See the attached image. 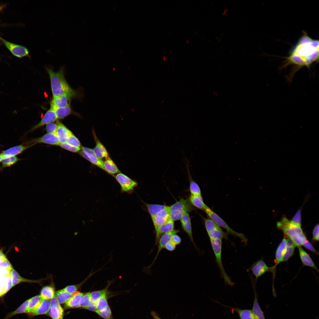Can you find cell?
I'll use <instances>...</instances> for the list:
<instances>
[{
  "mask_svg": "<svg viewBox=\"0 0 319 319\" xmlns=\"http://www.w3.org/2000/svg\"><path fill=\"white\" fill-rule=\"evenodd\" d=\"M306 35L300 39L291 54L287 60L288 64L297 66V69L303 66L310 67L312 63L318 60V41L313 40Z\"/></svg>",
  "mask_w": 319,
  "mask_h": 319,
  "instance_id": "1",
  "label": "cell"
},
{
  "mask_svg": "<svg viewBox=\"0 0 319 319\" xmlns=\"http://www.w3.org/2000/svg\"><path fill=\"white\" fill-rule=\"evenodd\" d=\"M46 69L50 80L53 98L64 95L71 98L77 96L76 91L70 87L66 80L63 69L56 72L48 68Z\"/></svg>",
  "mask_w": 319,
  "mask_h": 319,
  "instance_id": "2",
  "label": "cell"
},
{
  "mask_svg": "<svg viewBox=\"0 0 319 319\" xmlns=\"http://www.w3.org/2000/svg\"><path fill=\"white\" fill-rule=\"evenodd\" d=\"M210 240L216 261L220 271L221 276L224 279L226 285L232 287L234 285L235 283L226 273L222 264V240L218 239H211Z\"/></svg>",
  "mask_w": 319,
  "mask_h": 319,
  "instance_id": "3",
  "label": "cell"
},
{
  "mask_svg": "<svg viewBox=\"0 0 319 319\" xmlns=\"http://www.w3.org/2000/svg\"><path fill=\"white\" fill-rule=\"evenodd\" d=\"M193 209L189 200L180 199L170 206V218L174 221L180 220L183 214Z\"/></svg>",
  "mask_w": 319,
  "mask_h": 319,
  "instance_id": "4",
  "label": "cell"
},
{
  "mask_svg": "<svg viewBox=\"0 0 319 319\" xmlns=\"http://www.w3.org/2000/svg\"><path fill=\"white\" fill-rule=\"evenodd\" d=\"M204 211L209 218L215 222L219 227L225 229L227 233L239 238L246 245L248 239L242 233L236 232L229 227L226 222L210 208L207 206Z\"/></svg>",
  "mask_w": 319,
  "mask_h": 319,
  "instance_id": "5",
  "label": "cell"
},
{
  "mask_svg": "<svg viewBox=\"0 0 319 319\" xmlns=\"http://www.w3.org/2000/svg\"><path fill=\"white\" fill-rule=\"evenodd\" d=\"M113 176L119 184L121 188V191L122 193L131 194L134 192L135 188L138 185L137 182L136 181L121 172Z\"/></svg>",
  "mask_w": 319,
  "mask_h": 319,
  "instance_id": "6",
  "label": "cell"
},
{
  "mask_svg": "<svg viewBox=\"0 0 319 319\" xmlns=\"http://www.w3.org/2000/svg\"><path fill=\"white\" fill-rule=\"evenodd\" d=\"M40 143L57 146H59L60 144L56 134L47 133L40 137L28 141L25 144L29 145Z\"/></svg>",
  "mask_w": 319,
  "mask_h": 319,
  "instance_id": "7",
  "label": "cell"
},
{
  "mask_svg": "<svg viewBox=\"0 0 319 319\" xmlns=\"http://www.w3.org/2000/svg\"><path fill=\"white\" fill-rule=\"evenodd\" d=\"M179 232V231L178 230H173L171 231L164 234L161 236L157 244L158 249L157 254L151 264L145 269L147 273L149 274L150 272L151 267L155 262L160 252L163 248H164L166 244L171 240L172 235L174 234H177Z\"/></svg>",
  "mask_w": 319,
  "mask_h": 319,
  "instance_id": "8",
  "label": "cell"
},
{
  "mask_svg": "<svg viewBox=\"0 0 319 319\" xmlns=\"http://www.w3.org/2000/svg\"><path fill=\"white\" fill-rule=\"evenodd\" d=\"M0 39L6 47L15 56L22 58L29 56V50L25 47L10 43L1 38H0Z\"/></svg>",
  "mask_w": 319,
  "mask_h": 319,
  "instance_id": "9",
  "label": "cell"
},
{
  "mask_svg": "<svg viewBox=\"0 0 319 319\" xmlns=\"http://www.w3.org/2000/svg\"><path fill=\"white\" fill-rule=\"evenodd\" d=\"M79 154L92 164L104 170L103 161L96 156L93 149L82 147Z\"/></svg>",
  "mask_w": 319,
  "mask_h": 319,
  "instance_id": "10",
  "label": "cell"
},
{
  "mask_svg": "<svg viewBox=\"0 0 319 319\" xmlns=\"http://www.w3.org/2000/svg\"><path fill=\"white\" fill-rule=\"evenodd\" d=\"M51 306L48 312L52 319H63L64 310L57 300L55 295L50 300Z\"/></svg>",
  "mask_w": 319,
  "mask_h": 319,
  "instance_id": "11",
  "label": "cell"
},
{
  "mask_svg": "<svg viewBox=\"0 0 319 319\" xmlns=\"http://www.w3.org/2000/svg\"><path fill=\"white\" fill-rule=\"evenodd\" d=\"M170 218V206H167L152 218L155 230L165 224Z\"/></svg>",
  "mask_w": 319,
  "mask_h": 319,
  "instance_id": "12",
  "label": "cell"
},
{
  "mask_svg": "<svg viewBox=\"0 0 319 319\" xmlns=\"http://www.w3.org/2000/svg\"><path fill=\"white\" fill-rule=\"evenodd\" d=\"M57 119L53 109L50 107L44 115L40 122L33 126L28 132L33 131L44 125L54 122Z\"/></svg>",
  "mask_w": 319,
  "mask_h": 319,
  "instance_id": "13",
  "label": "cell"
},
{
  "mask_svg": "<svg viewBox=\"0 0 319 319\" xmlns=\"http://www.w3.org/2000/svg\"><path fill=\"white\" fill-rule=\"evenodd\" d=\"M7 271L8 272V276L10 277L11 280L12 288L21 282L39 283L43 280H32L22 277L14 268L12 266Z\"/></svg>",
  "mask_w": 319,
  "mask_h": 319,
  "instance_id": "14",
  "label": "cell"
},
{
  "mask_svg": "<svg viewBox=\"0 0 319 319\" xmlns=\"http://www.w3.org/2000/svg\"><path fill=\"white\" fill-rule=\"evenodd\" d=\"M270 269V268L261 259L254 262L249 268V270L252 271L257 279Z\"/></svg>",
  "mask_w": 319,
  "mask_h": 319,
  "instance_id": "15",
  "label": "cell"
},
{
  "mask_svg": "<svg viewBox=\"0 0 319 319\" xmlns=\"http://www.w3.org/2000/svg\"><path fill=\"white\" fill-rule=\"evenodd\" d=\"M174 221L170 218L165 224L155 229V241L154 248L158 244L160 238L163 234L172 231L174 230Z\"/></svg>",
  "mask_w": 319,
  "mask_h": 319,
  "instance_id": "16",
  "label": "cell"
},
{
  "mask_svg": "<svg viewBox=\"0 0 319 319\" xmlns=\"http://www.w3.org/2000/svg\"><path fill=\"white\" fill-rule=\"evenodd\" d=\"M180 220L183 229L188 236L195 248L198 250L193 240L191 224L189 214L186 213L183 214Z\"/></svg>",
  "mask_w": 319,
  "mask_h": 319,
  "instance_id": "17",
  "label": "cell"
},
{
  "mask_svg": "<svg viewBox=\"0 0 319 319\" xmlns=\"http://www.w3.org/2000/svg\"><path fill=\"white\" fill-rule=\"evenodd\" d=\"M34 145V144H33L29 145H25L24 144H21L3 151L1 154L3 157L15 156L21 154L24 151Z\"/></svg>",
  "mask_w": 319,
  "mask_h": 319,
  "instance_id": "18",
  "label": "cell"
},
{
  "mask_svg": "<svg viewBox=\"0 0 319 319\" xmlns=\"http://www.w3.org/2000/svg\"><path fill=\"white\" fill-rule=\"evenodd\" d=\"M93 132L94 137L96 142V145L93 149L96 156L100 159L109 157L108 153L103 144L98 140L96 134Z\"/></svg>",
  "mask_w": 319,
  "mask_h": 319,
  "instance_id": "19",
  "label": "cell"
},
{
  "mask_svg": "<svg viewBox=\"0 0 319 319\" xmlns=\"http://www.w3.org/2000/svg\"><path fill=\"white\" fill-rule=\"evenodd\" d=\"M57 122L58 126L56 134L60 143L66 142L70 131L59 121H57Z\"/></svg>",
  "mask_w": 319,
  "mask_h": 319,
  "instance_id": "20",
  "label": "cell"
},
{
  "mask_svg": "<svg viewBox=\"0 0 319 319\" xmlns=\"http://www.w3.org/2000/svg\"><path fill=\"white\" fill-rule=\"evenodd\" d=\"M71 98L66 95L53 98L50 105L56 108L65 107L70 105Z\"/></svg>",
  "mask_w": 319,
  "mask_h": 319,
  "instance_id": "21",
  "label": "cell"
},
{
  "mask_svg": "<svg viewBox=\"0 0 319 319\" xmlns=\"http://www.w3.org/2000/svg\"><path fill=\"white\" fill-rule=\"evenodd\" d=\"M299 255L304 265L310 267L318 271V270L309 255L300 247H298Z\"/></svg>",
  "mask_w": 319,
  "mask_h": 319,
  "instance_id": "22",
  "label": "cell"
},
{
  "mask_svg": "<svg viewBox=\"0 0 319 319\" xmlns=\"http://www.w3.org/2000/svg\"><path fill=\"white\" fill-rule=\"evenodd\" d=\"M254 297L253 302L252 312L255 319H265L263 313L259 304L257 295L255 287H253Z\"/></svg>",
  "mask_w": 319,
  "mask_h": 319,
  "instance_id": "23",
  "label": "cell"
},
{
  "mask_svg": "<svg viewBox=\"0 0 319 319\" xmlns=\"http://www.w3.org/2000/svg\"><path fill=\"white\" fill-rule=\"evenodd\" d=\"M103 164L104 170L113 176L121 172L115 163L109 157L105 158Z\"/></svg>",
  "mask_w": 319,
  "mask_h": 319,
  "instance_id": "24",
  "label": "cell"
},
{
  "mask_svg": "<svg viewBox=\"0 0 319 319\" xmlns=\"http://www.w3.org/2000/svg\"><path fill=\"white\" fill-rule=\"evenodd\" d=\"M84 294L79 292H76L65 303L66 307L68 308L79 307L81 300Z\"/></svg>",
  "mask_w": 319,
  "mask_h": 319,
  "instance_id": "25",
  "label": "cell"
},
{
  "mask_svg": "<svg viewBox=\"0 0 319 319\" xmlns=\"http://www.w3.org/2000/svg\"><path fill=\"white\" fill-rule=\"evenodd\" d=\"M186 167L190 180V191L191 195H201V192L198 185L193 180L191 176L189 170V161L186 163Z\"/></svg>",
  "mask_w": 319,
  "mask_h": 319,
  "instance_id": "26",
  "label": "cell"
},
{
  "mask_svg": "<svg viewBox=\"0 0 319 319\" xmlns=\"http://www.w3.org/2000/svg\"><path fill=\"white\" fill-rule=\"evenodd\" d=\"M26 313L32 315L42 300L40 295H37L29 299Z\"/></svg>",
  "mask_w": 319,
  "mask_h": 319,
  "instance_id": "27",
  "label": "cell"
},
{
  "mask_svg": "<svg viewBox=\"0 0 319 319\" xmlns=\"http://www.w3.org/2000/svg\"><path fill=\"white\" fill-rule=\"evenodd\" d=\"M286 248V238L284 237L279 243L276 251L275 258L276 264L281 262L282 258L285 253Z\"/></svg>",
  "mask_w": 319,
  "mask_h": 319,
  "instance_id": "28",
  "label": "cell"
},
{
  "mask_svg": "<svg viewBox=\"0 0 319 319\" xmlns=\"http://www.w3.org/2000/svg\"><path fill=\"white\" fill-rule=\"evenodd\" d=\"M224 306L230 308L232 310L236 312L240 319H255L252 310L248 309H242L238 307H232L225 305Z\"/></svg>",
  "mask_w": 319,
  "mask_h": 319,
  "instance_id": "29",
  "label": "cell"
},
{
  "mask_svg": "<svg viewBox=\"0 0 319 319\" xmlns=\"http://www.w3.org/2000/svg\"><path fill=\"white\" fill-rule=\"evenodd\" d=\"M51 306L50 300H43L32 315H36L47 314Z\"/></svg>",
  "mask_w": 319,
  "mask_h": 319,
  "instance_id": "30",
  "label": "cell"
},
{
  "mask_svg": "<svg viewBox=\"0 0 319 319\" xmlns=\"http://www.w3.org/2000/svg\"><path fill=\"white\" fill-rule=\"evenodd\" d=\"M189 200L192 206L204 211L207 206L204 203L201 195L191 194Z\"/></svg>",
  "mask_w": 319,
  "mask_h": 319,
  "instance_id": "31",
  "label": "cell"
},
{
  "mask_svg": "<svg viewBox=\"0 0 319 319\" xmlns=\"http://www.w3.org/2000/svg\"><path fill=\"white\" fill-rule=\"evenodd\" d=\"M54 110L57 119H61L71 114L72 111L70 105L63 108H56L50 105Z\"/></svg>",
  "mask_w": 319,
  "mask_h": 319,
  "instance_id": "32",
  "label": "cell"
},
{
  "mask_svg": "<svg viewBox=\"0 0 319 319\" xmlns=\"http://www.w3.org/2000/svg\"><path fill=\"white\" fill-rule=\"evenodd\" d=\"M287 248L281 262L287 261L293 255L296 245L289 238L286 239Z\"/></svg>",
  "mask_w": 319,
  "mask_h": 319,
  "instance_id": "33",
  "label": "cell"
},
{
  "mask_svg": "<svg viewBox=\"0 0 319 319\" xmlns=\"http://www.w3.org/2000/svg\"><path fill=\"white\" fill-rule=\"evenodd\" d=\"M40 296L42 300H51L55 296L54 288L51 286L44 287L41 290Z\"/></svg>",
  "mask_w": 319,
  "mask_h": 319,
  "instance_id": "34",
  "label": "cell"
},
{
  "mask_svg": "<svg viewBox=\"0 0 319 319\" xmlns=\"http://www.w3.org/2000/svg\"><path fill=\"white\" fill-rule=\"evenodd\" d=\"M22 160L16 156L4 157L1 161V165L0 167V172L7 167H10L16 164L18 161Z\"/></svg>",
  "mask_w": 319,
  "mask_h": 319,
  "instance_id": "35",
  "label": "cell"
},
{
  "mask_svg": "<svg viewBox=\"0 0 319 319\" xmlns=\"http://www.w3.org/2000/svg\"><path fill=\"white\" fill-rule=\"evenodd\" d=\"M147 207L151 218L167 206L158 204H150L144 202Z\"/></svg>",
  "mask_w": 319,
  "mask_h": 319,
  "instance_id": "36",
  "label": "cell"
},
{
  "mask_svg": "<svg viewBox=\"0 0 319 319\" xmlns=\"http://www.w3.org/2000/svg\"><path fill=\"white\" fill-rule=\"evenodd\" d=\"M72 295L62 289L57 291L55 295L58 302L61 304L65 303L71 297Z\"/></svg>",
  "mask_w": 319,
  "mask_h": 319,
  "instance_id": "37",
  "label": "cell"
},
{
  "mask_svg": "<svg viewBox=\"0 0 319 319\" xmlns=\"http://www.w3.org/2000/svg\"><path fill=\"white\" fill-rule=\"evenodd\" d=\"M210 238L222 240L224 238L228 240L227 233L224 232L221 228L215 230L208 234Z\"/></svg>",
  "mask_w": 319,
  "mask_h": 319,
  "instance_id": "38",
  "label": "cell"
},
{
  "mask_svg": "<svg viewBox=\"0 0 319 319\" xmlns=\"http://www.w3.org/2000/svg\"><path fill=\"white\" fill-rule=\"evenodd\" d=\"M106 292L104 294L97 302V310L101 311L104 310L108 306Z\"/></svg>",
  "mask_w": 319,
  "mask_h": 319,
  "instance_id": "39",
  "label": "cell"
},
{
  "mask_svg": "<svg viewBox=\"0 0 319 319\" xmlns=\"http://www.w3.org/2000/svg\"><path fill=\"white\" fill-rule=\"evenodd\" d=\"M29 299L23 302L18 308L14 311L9 313L4 319H9L15 315L26 313L27 308Z\"/></svg>",
  "mask_w": 319,
  "mask_h": 319,
  "instance_id": "40",
  "label": "cell"
},
{
  "mask_svg": "<svg viewBox=\"0 0 319 319\" xmlns=\"http://www.w3.org/2000/svg\"><path fill=\"white\" fill-rule=\"evenodd\" d=\"M205 227L207 234L211 232L221 228L215 222L209 218H203Z\"/></svg>",
  "mask_w": 319,
  "mask_h": 319,
  "instance_id": "41",
  "label": "cell"
},
{
  "mask_svg": "<svg viewBox=\"0 0 319 319\" xmlns=\"http://www.w3.org/2000/svg\"><path fill=\"white\" fill-rule=\"evenodd\" d=\"M66 142L74 146L81 148V144L79 140L71 131Z\"/></svg>",
  "mask_w": 319,
  "mask_h": 319,
  "instance_id": "42",
  "label": "cell"
},
{
  "mask_svg": "<svg viewBox=\"0 0 319 319\" xmlns=\"http://www.w3.org/2000/svg\"><path fill=\"white\" fill-rule=\"evenodd\" d=\"M90 294V292L84 294L81 300L79 307L85 309L88 306L91 302Z\"/></svg>",
  "mask_w": 319,
  "mask_h": 319,
  "instance_id": "43",
  "label": "cell"
},
{
  "mask_svg": "<svg viewBox=\"0 0 319 319\" xmlns=\"http://www.w3.org/2000/svg\"><path fill=\"white\" fill-rule=\"evenodd\" d=\"M95 312L99 316L105 319H113L111 310L109 306L103 311H96Z\"/></svg>",
  "mask_w": 319,
  "mask_h": 319,
  "instance_id": "44",
  "label": "cell"
},
{
  "mask_svg": "<svg viewBox=\"0 0 319 319\" xmlns=\"http://www.w3.org/2000/svg\"><path fill=\"white\" fill-rule=\"evenodd\" d=\"M106 292V289L95 291L90 293L91 301L97 303L100 298Z\"/></svg>",
  "mask_w": 319,
  "mask_h": 319,
  "instance_id": "45",
  "label": "cell"
},
{
  "mask_svg": "<svg viewBox=\"0 0 319 319\" xmlns=\"http://www.w3.org/2000/svg\"><path fill=\"white\" fill-rule=\"evenodd\" d=\"M59 146L65 149L73 152H79L81 149L80 147L74 146L66 142L60 143Z\"/></svg>",
  "mask_w": 319,
  "mask_h": 319,
  "instance_id": "46",
  "label": "cell"
},
{
  "mask_svg": "<svg viewBox=\"0 0 319 319\" xmlns=\"http://www.w3.org/2000/svg\"><path fill=\"white\" fill-rule=\"evenodd\" d=\"M45 129L48 133L56 134L57 128V121L56 123L52 122L46 125Z\"/></svg>",
  "mask_w": 319,
  "mask_h": 319,
  "instance_id": "47",
  "label": "cell"
},
{
  "mask_svg": "<svg viewBox=\"0 0 319 319\" xmlns=\"http://www.w3.org/2000/svg\"><path fill=\"white\" fill-rule=\"evenodd\" d=\"M290 221L296 225L301 226V210L300 209L297 210Z\"/></svg>",
  "mask_w": 319,
  "mask_h": 319,
  "instance_id": "48",
  "label": "cell"
},
{
  "mask_svg": "<svg viewBox=\"0 0 319 319\" xmlns=\"http://www.w3.org/2000/svg\"><path fill=\"white\" fill-rule=\"evenodd\" d=\"M79 286L78 285H73L68 286L63 289L67 293L73 294L77 291Z\"/></svg>",
  "mask_w": 319,
  "mask_h": 319,
  "instance_id": "49",
  "label": "cell"
},
{
  "mask_svg": "<svg viewBox=\"0 0 319 319\" xmlns=\"http://www.w3.org/2000/svg\"><path fill=\"white\" fill-rule=\"evenodd\" d=\"M305 248L318 255V253L315 249L311 243L307 240L304 243L303 245Z\"/></svg>",
  "mask_w": 319,
  "mask_h": 319,
  "instance_id": "50",
  "label": "cell"
},
{
  "mask_svg": "<svg viewBox=\"0 0 319 319\" xmlns=\"http://www.w3.org/2000/svg\"><path fill=\"white\" fill-rule=\"evenodd\" d=\"M313 240H319V224H318L314 227L313 231Z\"/></svg>",
  "mask_w": 319,
  "mask_h": 319,
  "instance_id": "51",
  "label": "cell"
},
{
  "mask_svg": "<svg viewBox=\"0 0 319 319\" xmlns=\"http://www.w3.org/2000/svg\"><path fill=\"white\" fill-rule=\"evenodd\" d=\"M176 245L171 240L167 242L165 245L164 248L170 251H173L176 248Z\"/></svg>",
  "mask_w": 319,
  "mask_h": 319,
  "instance_id": "52",
  "label": "cell"
},
{
  "mask_svg": "<svg viewBox=\"0 0 319 319\" xmlns=\"http://www.w3.org/2000/svg\"><path fill=\"white\" fill-rule=\"evenodd\" d=\"M170 240L177 245L180 243L182 240L181 238L177 234H175L172 235Z\"/></svg>",
  "mask_w": 319,
  "mask_h": 319,
  "instance_id": "53",
  "label": "cell"
},
{
  "mask_svg": "<svg viewBox=\"0 0 319 319\" xmlns=\"http://www.w3.org/2000/svg\"><path fill=\"white\" fill-rule=\"evenodd\" d=\"M85 309L95 312L97 310V303L91 301L89 305Z\"/></svg>",
  "mask_w": 319,
  "mask_h": 319,
  "instance_id": "54",
  "label": "cell"
},
{
  "mask_svg": "<svg viewBox=\"0 0 319 319\" xmlns=\"http://www.w3.org/2000/svg\"><path fill=\"white\" fill-rule=\"evenodd\" d=\"M8 260L2 250L0 249V263Z\"/></svg>",
  "mask_w": 319,
  "mask_h": 319,
  "instance_id": "55",
  "label": "cell"
},
{
  "mask_svg": "<svg viewBox=\"0 0 319 319\" xmlns=\"http://www.w3.org/2000/svg\"><path fill=\"white\" fill-rule=\"evenodd\" d=\"M151 314L154 319H161L159 317L157 314L154 312L152 311Z\"/></svg>",
  "mask_w": 319,
  "mask_h": 319,
  "instance_id": "56",
  "label": "cell"
},
{
  "mask_svg": "<svg viewBox=\"0 0 319 319\" xmlns=\"http://www.w3.org/2000/svg\"><path fill=\"white\" fill-rule=\"evenodd\" d=\"M3 158V156L2 155V154L1 153L0 154V163L1 162Z\"/></svg>",
  "mask_w": 319,
  "mask_h": 319,
  "instance_id": "57",
  "label": "cell"
},
{
  "mask_svg": "<svg viewBox=\"0 0 319 319\" xmlns=\"http://www.w3.org/2000/svg\"><path fill=\"white\" fill-rule=\"evenodd\" d=\"M4 6L1 5L0 6V12L4 8Z\"/></svg>",
  "mask_w": 319,
  "mask_h": 319,
  "instance_id": "58",
  "label": "cell"
},
{
  "mask_svg": "<svg viewBox=\"0 0 319 319\" xmlns=\"http://www.w3.org/2000/svg\"></svg>",
  "mask_w": 319,
  "mask_h": 319,
  "instance_id": "59",
  "label": "cell"
}]
</instances>
